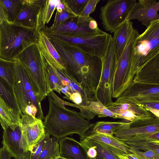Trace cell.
<instances>
[{
    "label": "cell",
    "instance_id": "9c48e42d",
    "mask_svg": "<svg viewBox=\"0 0 159 159\" xmlns=\"http://www.w3.org/2000/svg\"><path fill=\"white\" fill-rule=\"evenodd\" d=\"M16 61L15 82L13 91L20 110L25 114L26 106L32 104L37 108L36 117L42 120L44 119L41 102L37 99L27 74L21 64Z\"/></svg>",
    "mask_w": 159,
    "mask_h": 159
},
{
    "label": "cell",
    "instance_id": "d6a6232c",
    "mask_svg": "<svg viewBox=\"0 0 159 159\" xmlns=\"http://www.w3.org/2000/svg\"><path fill=\"white\" fill-rule=\"evenodd\" d=\"M125 143L129 146L131 150L143 152L153 150L159 154V141L146 140Z\"/></svg>",
    "mask_w": 159,
    "mask_h": 159
},
{
    "label": "cell",
    "instance_id": "ba28073f",
    "mask_svg": "<svg viewBox=\"0 0 159 159\" xmlns=\"http://www.w3.org/2000/svg\"><path fill=\"white\" fill-rule=\"evenodd\" d=\"M102 69L99 83L96 91L97 101L106 107L112 104V88L116 61L111 35L105 53L102 58Z\"/></svg>",
    "mask_w": 159,
    "mask_h": 159
},
{
    "label": "cell",
    "instance_id": "ac0fdd59",
    "mask_svg": "<svg viewBox=\"0 0 159 159\" xmlns=\"http://www.w3.org/2000/svg\"><path fill=\"white\" fill-rule=\"evenodd\" d=\"M43 0H25L21 11L13 22L24 27L36 28L37 17Z\"/></svg>",
    "mask_w": 159,
    "mask_h": 159
},
{
    "label": "cell",
    "instance_id": "1f68e13d",
    "mask_svg": "<svg viewBox=\"0 0 159 159\" xmlns=\"http://www.w3.org/2000/svg\"><path fill=\"white\" fill-rule=\"evenodd\" d=\"M59 139L50 138L37 159H53L60 156Z\"/></svg>",
    "mask_w": 159,
    "mask_h": 159
},
{
    "label": "cell",
    "instance_id": "4fadbf2b",
    "mask_svg": "<svg viewBox=\"0 0 159 159\" xmlns=\"http://www.w3.org/2000/svg\"><path fill=\"white\" fill-rule=\"evenodd\" d=\"M159 133V117L139 119L130 121L124 128L116 132L114 136L125 142L131 139Z\"/></svg>",
    "mask_w": 159,
    "mask_h": 159
},
{
    "label": "cell",
    "instance_id": "60d3db41",
    "mask_svg": "<svg viewBox=\"0 0 159 159\" xmlns=\"http://www.w3.org/2000/svg\"><path fill=\"white\" fill-rule=\"evenodd\" d=\"M142 105L154 114L156 116L159 117V102H148Z\"/></svg>",
    "mask_w": 159,
    "mask_h": 159
},
{
    "label": "cell",
    "instance_id": "cb8c5ba5",
    "mask_svg": "<svg viewBox=\"0 0 159 159\" xmlns=\"http://www.w3.org/2000/svg\"><path fill=\"white\" fill-rule=\"evenodd\" d=\"M84 138L101 142L119 150L127 154L132 153L129 146L116 139L114 135H108L88 131Z\"/></svg>",
    "mask_w": 159,
    "mask_h": 159
},
{
    "label": "cell",
    "instance_id": "83f0119b",
    "mask_svg": "<svg viewBox=\"0 0 159 159\" xmlns=\"http://www.w3.org/2000/svg\"><path fill=\"white\" fill-rule=\"evenodd\" d=\"M16 61L4 59L0 57V78L13 89L15 79Z\"/></svg>",
    "mask_w": 159,
    "mask_h": 159
},
{
    "label": "cell",
    "instance_id": "7c38bea8",
    "mask_svg": "<svg viewBox=\"0 0 159 159\" xmlns=\"http://www.w3.org/2000/svg\"><path fill=\"white\" fill-rule=\"evenodd\" d=\"M151 102H159V84L133 80L128 88L115 102L142 105Z\"/></svg>",
    "mask_w": 159,
    "mask_h": 159
},
{
    "label": "cell",
    "instance_id": "4dcf8cb0",
    "mask_svg": "<svg viewBox=\"0 0 159 159\" xmlns=\"http://www.w3.org/2000/svg\"><path fill=\"white\" fill-rule=\"evenodd\" d=\"M6 13L7 20L13 23L21 11L25 0H1Z\"/></svg>",
    "mask_w": 159,
    "mask_h": 159
},
{
    "label": "cell",
    "instance_id": "8fae6325",
    "mask_svg": "<svg viewBox=\"0 0 159 159\" xmlns=\"http://www.w3.org/2000/svg\"><path fill=\"white\" fill-rule=\"evenodd\" d=\"M45 26L49 30L70 37L95 35L107 33L98 28L97 21L90 16L85 20L80 21L76 16L70 18L55 27Z\"/></svg>",
    "mask_w": 159,
    "mask_h": 159
},
{
    "label": "cell",
    "instance_id": "f6af8a7d",
    "mask_svg": "<svg viewBox=\"0 0 159 159\" xmlns=\"http://www.w3.org/2000/svg\"><path fill=\"white\" fill-rule=\"evenodd\" d=\"M125 153L117 149L116 150V155L120 159H129L125 155Z\"/></svg>",
    "mask_w": 159,
    "mask_h": 159
},
{
    "label": "cell",
    "instance_id": "ee69618b",
    "mask_svg": "<svg viewBox=\"0 0 159 159\" xmlns=\"http://www.w3.org/2000/svg\"><path fill=\"white\" fill-rule=\"evenodd\" d=\"M6 20H7L6 13L3 5L0 0V24Z\"/></svg>",
    "mask_w": 159,
    "mask_h": 159
},
{
    "label": "cell",
    "instance_id": "836d02e7",
    "mask_svg": "<svg viewBox=\"0 0 159 159\" xmlns=\"http://www.w3.org/2000/svg\"><path fill=\"white\" fill-rule=\"evenodd\" d=\"M88 107L96 113L98 117H110L113 118L122 119L120 116L109 110L99 101H89Z\"/></svg>",
    "mask_w": 159,
    "mask_h": 159
},
{
    "label": "cell",
    "instance_id": "52a82bcc",
    "mask_svg": "<svg viewBox=\"0 0 159 159\" xmlns=\"http://www.w3.org/2000/svg\"><path fill=\"white\" fill-rule=\"evenodd\" d=\"M40 31L48 38L75 46L84 52L102 58L104 56L111 35L103 34L70 37L47 29L45 26Z\"/></svg>",
    "mask_w": 159,
    "mask_h": 159
},
{
    "label": "cell",
    "instance_id": "4316f807",
    "mask_svg": "<svg viewBox=\"0 0 159 159\" xmlns=\"http://www.w3.org/2000/svg\"><path fill=\"white\" fill-rule=\"evenodd\" d=\"M129 122L99 121L94 123L89 132L101 133L108 135H113L116 131L125 128Z\"/></svg>",
    "mask_w": 159,
    "mask_h": 159
},
{
    "label": "cell",
    "instance_id": "7bdbcfd3",
    "mask_svg": "<svg viewBox=\"0 0 159 159\" xmlns=\"http://www.w3.org/2000/svg\"><path fill=\"white\" fill-rule=\"evenodd\" d=\"M12 156L4 146L0 148V159H11Z\"/></svg>",
    "mask_w": 159,
    "mask_h": 159
},
{
    "label": "cell",
    "instance_id": "7a4b0ae2",
    "mask_svg": "<svg viewBox=\"0 0 159 159\" xmlns=\"http://www.w3.org/2000/svg\"><path fill=\"white\" fill-rule=\"evenodd\" d=\"M47 96L49 110L43 122L46 131L58 139L76 134L81 141L94 123L83 117L80 113L66 108Z\"/></svg>",
    "mask_w": 159,
    "mask_h": 159
},
{
    "label": "cell",
    "instance_id": "ffe728a7",
    "mask_svg": "<svg viewBox=\"0 0 159 159\" xmlns=\"http://www.w3.org/2000/svg\"><path fill=\"white\" fill-rule=\"evenodd\" d=\"M60 157L66 159H89L80 142L65 137L59 139Z\"/></svg>",
    "mask_w": 159,
    "mask_h": 159
},
{
    "label": "cell",
    "instance_id": "f907efd6",
    "mask_svg": "<svg viewBox=\"0 0 159 159\" xmlns=\"http://www.w3.org/2000/svg\"></svg>",
    "mask_w": 159,
    "mask_h": 159
},
{
    "label": "cell",
    "instance_id": "2e32d148",
    "mask_svg": "<svg viewBox=\"0 0 159 159\" xmlns=\"http://www.w3.org/2000/svg\"><path fill=\"white\" fill-rule=\"evenodd\" d=\"M22 134L29 147L35 144L45 136L46 131L42 120L27 114L21 116Z\"/></svg>",
    "mask_w": 159,
    "mask_h": 159
},
{
    "label": "cell",
    "instance_id": "277c9868",
    "mask_svg": "<svg viewBox=\"0 0 159 159\" xmlns=\"http://www.w3.org/2000/svg\"><path fill=\"white\" fill-rule=\"evenodd\" d=\"M25 70L35 95L41 102L52 91L48 72L37 44L25 49L15 58Z\"/></svg>",
    "mask_w": 159,
    "mask_h": 159
},
{
    "label": "cell",
    "instance_id": "5b68a950",
    "mask_svg": "<svg viewBox=\"0 0 159 159\" xmlns=\"http://www.w3.org/2000/svg\"><path fill=\"white\" fill-rule=\"evenodd\" d=\"M159 54V20H157L152 22L137 39L131 68L133 78L148 62Z\"/></svg>",
    "mask_w": 159,
    "mask_h": 159
},
{
    "label": "cell",
    "instance_id": "c3c4849f",
    "mask_svg": "<svg viewBox=\"0 0 159 159\" xmlns=\"http://www.w3.org/2000/svg\"><path fill=\"white\" fill-rule=\"evenodd\" d=\"M53 159H65L64 158L61 157H60V156H59L58 157H57L54 158Z\"/></svg>",
    "mask_w": 159,
    "mask_h": 159
},
{
    "label": "cell",
    "instance_id": "5bb4252c",
    "mask_svg": "<svg viewBox=\"0 0 159 159\" xmlns=\"http://www.w3.org/2000/svg\"><path fill=\"white\" fill-rule=\"evenodd\" d=\"M2 143L14 158L30 159L31 152L20 125L10 126L3 130Z\"/></svg>",
    "mask_w": 159,
    "mask_h": 159
},
{
    "label": "cell",
    "instance_id": "ab89813d",
    "mask_svg": "<svg viewBox=\"0 0 159 159\" xmlns=\"http://www.w3.org/2000/svg\"><path fill=\"white\" fill-rule=\"evenodd\" d=\"M132 153L138 156L141 159H159V154L154 151L143 152L139 150H131Z\"/></svg>",
    "mask_w": 159,
    "mask_h": 159
},
{
    "label": "cell",
    "instance_id": "6da1fadb",
    "mask_svg": "<svg viewBox=\"0 0 159 159\" xmlns=\"http://www.w3.org/2000/svg\"><path fill=\"white\" fill-rule=\"evenodd\" d=\"M48 38L65 61L66 67L64 71L84 89L96 93L101 73V58L75 46Z\"/></svg>",
    "mask_w": 159,
    "mask_h": 159
},
{
    "label": "cell",
    "instance_id": "3957f363",
    "mask_svg": "<svg viewBox=\"0 0 159 159\" xmlns=\"http://www.w3.org/2000/svg\"><path fill=\"white\" fill-rule=\"evenodd\" d=\"M39 31L36 28L25 27L5 20L0 24V57L15 61L31 45L37 43Z\"/></svg>",
    "mask_w": 159,
    "mask_h": 159
},
{
    "label": "cell",
    "instance_id": "7402d4cb",
    "mask_svg": "<svg viewBox=\"0 0 159 159\" xmlns=\"http://www.w3.org/2000/svg\"><path fill=\"white\" fill-rule=\"evenodd\" d=\"M133 28L132 22L125 20L113 33V43L116 62L124 49L128 34Z\"/></svg>",
    "mask_w": 159,
    "mask_h": 159
},
{
    "label": "cell",
    "instance_id": "74e56055",
    "mask_svg": "<svg viewBox=\"0 0 159 159\" xmlns=\"http://www.w3.org/2000/svg\"><path fill=\"white\" fill-rule=\"evenodd\" d=\"M100 1V0H89L80 16H78V18L82 20L87 19L90 16L89 15L95 11L96 6Z\"/></svg>",
    "mask_w": 159,
    "mask_h": 159
},
{
    "label": "cell",
    "instance_id": "8d00e7d4",
    "mask_svg": "<svg viewBox=\"0 0 159 159\" xmlns=\"http://www.w3.org/2000/svg\"><path fill=\"white\" fill-rule=\"evenodd\" d=\"M78 16L73 13L67 7L61 12L57 11L53 23L51 27L60 25L68 19Z\"/></svg>",
    "mask_w": 159,
    "mask_h": 159
},
{
    "label": "cell",
    "instance_id": "681fc988",
    "mask_svg": "<svg viewBox=\"0 0 159 159\" xmlns=\"http://www.w3.org/2000/svg\"><path fill=\"white\" fill-rule=\"evenodd\" d=\"M14 159H18L16 158H14Z\"/></svg>",
    "mask_w": 159,
    "mask_h": 159
},
{
    "label": "cell",
    "instance_id": "f1b7e54d",
    "mask_svg": "<svg viewBox=\"0 0 159 159\" xmlns=\"http://www.w3.org/2000/svg\"><path fill=\"white\" fill-rule=\"evenodd\" d=\"M0 96L20 116L22 113L16 98L13 89L0 78Z\"/></svg>",
    "mask_w": 159,
    "mask_h": 159
},
{
    "label": "cell",
    "instance_id": "e0dca14e",
    "mask_svg": "<svg viewBox=\"0 0 159 159\" xmlns=\"http://www.w3.org/2000/svg\"><path fill=\"white\" fill-rule=\"evenodd\" d=\"M107 107L122 119L130 121L156 116L142 105L138 103L113 102Z\"/></svg>",
    "mask_w": 159,
    "mask_h": 159
},
{
    "label": "cell",
    "instance_id": "b9f144b4",
    "mask_svg": "<svg viewBox=\"0 0 159 159\" xmlns=\"http://www.w3.org/2000/svg\"><path fill=\"white\" fill-rule=\"evenodd\" d=\"M68 93L69 95V98L68 99L69 100L77 104H80L82 103L83 98L79 93L76 92H74L72 93L68 91Z\"/></svg>",
    "mask_w": 159,
    "mask_h": 159
},
{
    "label": "cell",
    "instance_id": "8992f818",
    "mask_svg": "<svg viewBox=\"0 0 159 159\" xmlns=\"http://www.w3.org/2000/svg\"><path fill=\"white\" fill-rule=\"evenodd\" d=\"M139 34L134 28L128 34L124 49L116 62L113 82L112 98L120 97L133 80L131 75L132 60L134 46Z\"/></svg>",
    "mask_w": 159,
    "mask_h": 159
},
{
    "label": "cell",
    "instance_id": "f546056e",
    "mask_svg": "<svg viewBox=\"0 0 159 159\" xmlns=\"http://www.w3.org/2000/svg\"><path fill=\"white\" fill-rule=\"evenodd\" d=\"M88 143L94 146L97 152L95 159H120L116 155V148L103 143L84 138Z\"/></svg>",
    "mask_w": 159,
    "mask_h": 159
},
{
    "label": "cell",
    "instance_id": "44dd1931",
    "mask_svg": "<svg viewBox=\"0 0 159 159\" xmlns=\"http://www.w3.org/2000/svg\"><path fill=\"white\" fill-rule=\"evenodd\" d=\"M133 80L159 84V54L143 67L135 75Z\"/></svg>",
    "mask_w": 159,
    "mask_h": 159
},
{
    "label": "cell",
    "instance_id": "30bf717a",
    "mask_svg": "<svg viewBox=\"0 0 159 159\" xmlns=\"http://www.w3.org/2000/svg\"><path fill=\"white\" fill-rule=\"evenodd\" d=\"M136 0H109L100 8L99 18L106 31L114 33L126 20Z\"/></svg>",
    "mask_w": 159,
    "mask_h": 159
},
{
    "label": "cell",
    "instance_id": "484cf974",
    "mask_svg": "<svg viewBox=\"0 0 159 159\" xmlns=\"http://www.w3.org/2000/svg\"><path fill=\"white\" fill-rule=\"evenodd\" d=\"M56 0H43L39 12L36 29L39 31L48 23L56 8Z\"/></svg>",
    "mask_w": 159,
    "mask_h": 159
},
{
    "label": "cell",
    "instance_id": "bcb514c9",
    "mask_svg": "<svg viewBox=\"0 0 159 159\" xmlns=\"http://www.w3.org/2000/svg\"><path fill=\"white\" fill-rule=\"evenodd\" d=\"M124 154L129 159H141L138 156L134 154H127L125 153Z\"/></svg>",
    "mask_w": 159,
    "mask_h": 159
},
{
    "label": "cell",
    "instance_id": "7dc6e473",
    "mask_svg": "<svg viewBox=\"0 0 159 159\" xmlns=\"http://www.w3.org/2000/svg\"><path fill=\"white\" fill-rule=\"evenodd\" d=\"M25 114L32 116V108L31 104L28 105L26 107L25 110Z\"/></svg>",
    "mask_w": 159,
    "mask_h": 159
},
{
    "label": "cell",
    "instance_id": "d4e9b609",
    "mask_svg": "<svg viewBox=\"0 0 159 159\" xmlns=\"http://www.w3.org/2000/svg\"><path fill=\"white\" fill-rule=\"evenodd\" d=\"M41 53L48 72L52 91H55L61 94V88L69 84L68 80L48 61L41 52Z\"/></svg>",
    "mask_w": 159,
    "mask_h": 159
},
{
    "label": "cell",
    "instance_id": "f35d334b",
    "mask_svg": "<svg viewBox=\"0 0 159 159\" xmlns=\"http://www.w3.org/2000/svg\"><path fill=\"white\" fill-rule=\"evenodd\" d=\"M70 106L76 107L79 109L80 111V113L81 116L85 119L90 120L93 119L97 114L93 112L88 107H84L80 104L71 103Z\"/></svg>",
    "mask_w": 159,
    "mask_h": 159
},
{
    "label": "cell",
    "instance_id": "d6986e66",
    "mask_svg": "<svg viewBox=\"0 0 159 159\" xmlns=\"http://www.w3.org/2000/svg\"><path fill=\"white\" fill-rule=\"evenodd\" d=\"M37 44L40 52L52 66L59 70L63 71L65 69V61L48 37L41 31H39Z\"/></svg>",
    "mask_w": 159,
    "mask_h": 159
},
{
    "label": "cell",
    "instance_id": "9a60e30c",
    "mask_svg": "<svg viewBox=\"0 0 159 159\" xmlns=\"http://www.w3.org/2000/svg\"><path fill=\"white\" fill-rule=\"evenodd\" d=\"M159 1L139 0L134 5L125 20L137 19L147 28L152 22L159 20Z\"/></svg>",
    "mask_w": 159,
    "mask_h": 159
},
{
    "label": "cell",
    "instance_id": "d590c367",
    "mask_svg": "<svg viewBox=\"0 0 159 159\" xmlns=\"http://www.w3.org/2000/svg\"><path fill=\"white\" fill-rule=\"evenodd\" d=\"M89 0H65L69 9L77 16H79Z\"/></svg>",
    "mask_w": 159,
    "mask_h": 159
},
{
    "label": "cell",
    "instance_id": "603a6c76",
    "mask_svg": "<svg viewBox=\"0 0 159 159\" xmlns=\"http://www.w3.org/2000/svg\"><path fill=\"white\" fill-rule=\"evenodd\" d=\"M20 116L0 96V123L3 129L11 125H20Z\"/></svg>",
    "mask_w": 159,
    "mask_h": 159
},
{
    "label": "cell",
    "instance_id": "e575fe53",
    "mask_svg": "<svg viewBox=\"0 0 159 159\" xmlns=\"http://www.w3.org/2000/svg\"><path fill=\"white\" fill-rule=\"evenodd\" d=\"M50 134L47 131L44 137L40 141L29 148L31 152L30 159H37L49 139Z\"/></svg>",
    "mask_w": 159,
    "mask_h": 159
}]
</instances>
